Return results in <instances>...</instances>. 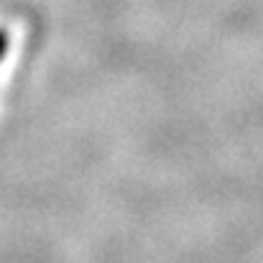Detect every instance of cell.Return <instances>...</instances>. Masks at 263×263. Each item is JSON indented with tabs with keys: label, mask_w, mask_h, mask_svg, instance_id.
<instances>
[{
	"label": "cell",
	"mask_w": 263,
	"mask_h": 263,
	"mask_svg": "<svg viewBox=\"0 0 263 263\" xmlns=\"http://www.w3.org/2000/svg\"><path fill=\"white\" fill-rule=\"evenodd\" d=\"M3 51H5V33L0 31V57H3Z\"/></svg>",
	"instance_id": "cell-1"
}]
</instances>
